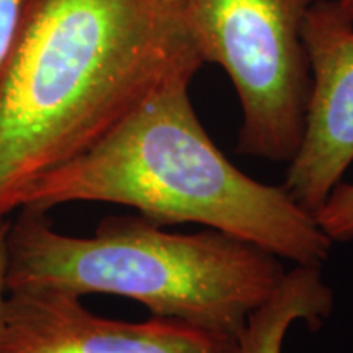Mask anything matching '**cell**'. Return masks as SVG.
Here are the masks:
<instances>
[{"mask_svg": "<svg viewBox=\"0 0 353 353\" xmlns=\"http://www.w3.org/2000/svg\"><path fill=\"white\" fill-rule=\"evenodd\" d=\"M203 64L180 0H25L0 72V219L34 179Z\"/></svg>", "mask_w": 353, "mask_h": 353, "instance_id": "cell-1", "label": "cell"}, {"mask_svg": "<svg viewBox=\"0 0 353 353\" xmlns=\"http://www.w3.org/2000/svg\"><path fill=\"white\" fill-rule=\"evenodd\" d=\"M187 69L157 87L90 148L44 172L19 210L74 201L130 206L157 226L196 223L294 265L322 267L332 241L290 193L260 183L219 151L196 117Z\"/></svg>", "mask_w": 353, "mask_h": 353, "instance_id": "cell-2", "label": "cell"}, {"mask_svg": "<svg viewBox=\"0 0 353 353\" xmlns=\"http://www.w3.org/2000/svg\"><path fill=\"white\" fill-rule=\"evenodd\" d=\"M20 211L8 229V293L114 294L237 341L285 275L280 257L218 229L174 234L141 214L107 216L92 236L76 237L46 213Z\"/></svg>", "mask_w": 353, "mask_h": 353, "instance_id": "cell-3", "label": "cell"}, {"mask_svg": "<svg viewBox=\"0 0 353 353\" xmlns=\"http://www.w3.org/2000/svg\"><path fill=\"white\" fill-rule=\"evenodd\" d=\"M312 0H180L205 63L242 108L237 154L290 162L301 144L311 76L303 21Z\"/></svg>", "mask_w": 353, "mask_h": 353, "instance_id": "cell-4", "label": "cell"}, {"mask_svg": "<svg viewBox=\"0 0 353 353\" xmlns=\"http://www.w3.org/2000/svg\"><path fill=\"white\" fill-rule=\"evenodd\" d=\"M303 44L311 88L301 144L283 188L316 214L353 162V21L335 0H312Z\"/></svg>", "mask_w": 353, "mask_h": 353, "instance_id": "cell-5", "label": "cell"}, {"mask_svg": "<svg viewBox=\"0 0 353 353\" xmlns=\"http://www.w3.org/2000/svg\"><path fill=\"white\" fill-rule=\"evenodd\" d=\"M237 341L188 322L97 316L63 291H12L0 353H236Z\"/></svg>", "mask_w": 353, "mask_h": 353, "instance_id": "cell-6", "label": "cell"}, {"mask_svg": "<svg viewBox=\"0 0 353 353\" xmlns=\"http://www.w3.org/2000/svg\"><path fill=\"white\" fill-rule=\"evenodd\" d=\"M334 293L322 280L321 267L296 265L247 319L236 353H281L291 325L304 321L316 330L327 319Z\"/></svg>", "mask_w": 353, "mask_h": 353, "instance_id": "cell-7", "label": "cell"}, {"mask_svg": "<svg viewBox=\"0 0 353 353\" xmlns=\"http://www.w3.org/2000/svg\"><path fill=\"white\" fill-rule=\"evenodd\" d=\"M316 223L332 242L353 239V183H337L316 211Z\"/></svg>", "mask_w": 353, "mask_h": 353, "instance_id": "cell-8", "label": "cell"}, {"mask_svg": "<svg viewBox=\"0 0 353 353\" xmlns=\"http://www.w3.org/2000/svg\"><path fill=\"white\" fill-rule=\"evenodd\" d=\"M25 0H0V72L10 54Z\"/></svg>", "mask_w": 353, "mask_h": 353, "instance_id": "cell-9", "label": "cell"}, {"mask_svg": "<svg viewBox=\"0 0 353 353\" xmlns=\"http://www.w3.org/2000/svg\"><path fill=\"white\" fill-rule=\"evenodd\" d=\"M8 229L10 221L0 219V334H2L3 322L7 311V273H8Z\"/></svg>", "mask_w": 353, "mask_h": 353, "instance_id": "cell-10", "label": "cell"}, {"mask_svg": "<svg viewBox=\"0 0 353 353\" xmlns=\"http://www.w3.org/2000/svg\"><path fill=\"white\" fill-rule=\"evenodd\" d=\"M339 3V7L342 8L343 13L353 21V0H335Z\"/></svg>", "mask_w": 353, "mask_h": 353, "instance_id": "cell-11", "label": "cell"}]
</instances>
